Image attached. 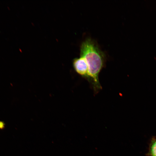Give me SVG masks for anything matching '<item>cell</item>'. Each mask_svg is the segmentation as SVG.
Here are the masks:
<instances>
[{
    "label": "cell",
    "mask_w": 156,
    "mask_h": 156,
    "mask_svg": "<svg viewBox=\"0 0 156 156\" xmlns=\"http://www.w3.org/2000/svg\"><path fill=\"white\" fill-rule=\"evenodd\" d=\"M73 66L75 72L86 79L88 76V68L84 58L80 56L75 58L73 61Z\"/></svg>",
    "instance_id": "cell-2"
},
{
    "label": "cell",
    "mask_w": 156,
    "mask_h": 156,
    "mask_svg": "<svg viewBox=\"0 0 156 156\" xmlns=\"http://www.w3.org/2000/svg\"><path fill=\"white\" fill-rule=\"evenodd\" d=\"M147 156H156V137L153 136L151 139Z\"/></svg>",
    "instance_id": "cell-3"
},
{
    "label": "cell",
    "mask_w": 156,
    "mask_h": 156,
    "mask_svg": "<svg viewBox=\"0 0 156 156\" xmlns=\"http://www.w3.org/2000/svg\"><path fill=\"white\" fill-rule=\"evenodd\" d=\"M80 55L84 58L87 65L86 80L91 84L94 92H97L102 89L99 75L105 65L104 54L92 40L88 38L81 44Z\"/></svg>",
    "instance_id": "cell-1"
}]
</instances>
